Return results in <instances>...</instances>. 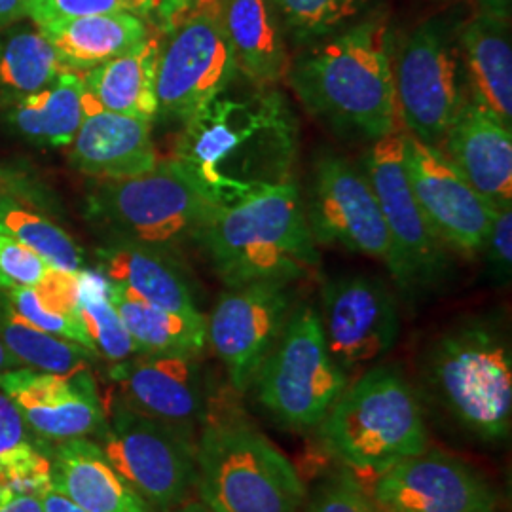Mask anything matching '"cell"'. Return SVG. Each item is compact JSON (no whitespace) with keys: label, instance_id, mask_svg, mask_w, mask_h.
I'll return each mask as SVG.
<instances>
[{"label":"cell","instance_id":"13","mask_svg":"<svg viewBox=\"0 0 512 512\" xmlns=\"http://www.w3.org/2000/svg\"><path fill=\"white\" fill-rule=\"evenodd\" d=\"M306 219L315 245L340 243L351 253L384 262L391 272L395 253L378 200L365 173L346 158L323 154L313 165Z\"/></svg>","mask_w":512,"mask_h":512},{"label":"cell","instance_id":"9","mask_svg":"<svg viewBox=\"0 0 512 512\" xmlns=\"http://www.w3.org/2000/svg\"><path fill=\"white\" fill-rule=\"evenodd\" d=\"M459 31L461 23L454 19H427L393 52L395 97L404 131L439 150L450 124L469 101Z\"/></svg>","mask_w":512,"mask_h":512},{"label":"cell","instance_id":"6","mask_svg":"<svg viewBox=\"0 0 512 512\" xmlns=\"http://www.w3.org/2000/svg\"><path fill=\"white\" fill-rule=\"evenodd\" d=\"M425 378L461 429L484 442L509 439L511 344L494 323L473 319L446 330L429 349Z\"/></svg>","mask_w":512,"mask_h":512},{"label":"cell","instance_id":"22","mask_svg":"<svg viewBox=\"0 0 512 512\" xmlns=\"http://www.w3.org/2000/svg\"><path fill=\"white\" fill-rule=\"evenodd\" d=\"M215 12L239 76L255 86H275L285 78L289 37L272 0H215Z\"/></svg>","mask_w":512,"mask_h":512},{"label":"cell","instance_id":"27","mask_svg":"<svg viewBox=\"0 0 512 512\" xmlns=\"http://www.w3.org/2000/svg\"><path fill=\"white\" fill-rule=\"evenodd\" d=\"M38 29L54 46L63 69L84 71L128 54L148 38L147 23L128 12L67 19Z\"/></svg>","mask_w":512,"mask_h":512},{"label":"cell","instance_id":"35","mask_svg":"<svg viewBox=\"0 0 512 512\" xmlns=\"http://www.w3.org/2000/svg\"><path fill=\"white\" fill-rule=\"evenodd\" d=\"M160 10L164 14L165 0H27V16L38 27L52 25L67 19L103 16V14H150Z\"/></svg>","mask_w":512,"mask_h":512},{"label":"cell","instance_id":"12","mask_svg":"<svg viewBox=\"0 0 512 512\" xmlns=\"http://www.w3.org/2000/svg\"><path fill=\"white\" fill-rule=\"evenodd\" d=\"M404 129L374 141L363 156L370 184L391 238L395 266L391 275L406 293L429 289L444 272V245L421 213L403 164Z\"/></svg>","mask_w":512,"mask_h":512},{"label":"cell","instance_id":"7","mask_svg":"<svg viewBox=\"0 0 512 512\" xmlns=\"http://www.w3.org/2000/svg\"><path fill=\"white\" fill-rule=\"evenodd\" d=\"M348 385V376L330 357L319 313L304 304L291 311L251 387L279 425L308 431L319 427Z\"/></svg>","mask_w":512,"mask_h":512},{"label":"cell","instance_id":"10","mask_svg":"<svg viewBox=\"0 0 512 512\" xmlns=\"http://www.w3.org/2000/svg\"><path fill=\"white\" fill-rule=\"evenodd\" d=\"M92 209L128 241L171 247L200 239L217 205L183 165L169 160L143 175L99 184Z\"/></svg>","mask_w":512,"mask_h":512},{"label":"cell","instance_id":"1","mask_svg":"<svg viewBox=\"0 0 512 512\" xmlns=\"http://www.w3.org/2000/svg\"><path fill=\"white\" fill-rule=\"evenodd\" d=\"M236 86L184 122L175 162L217 207L293 181L298 120L274 86Z\"/></svg>","mask_w":512,"mask_h":512},{"label":"cell","instance_id":"11","mask_svg":"<svg viewBox=\"0 0 512 512\" xmlns=\"http://www.w3.org/2000/svg\"><path fill=\"white\" fill-rule=\"evenodd\" d=\"M238 65L215 12V4L179 21L160 48L154 93L158 114L186 122L219 97Z\"/></svg>","mask_w":512,"mask_h":512},{"label":"cell","instance_id":"19","mask_svg":"<svg viewBox=\"0 0 512 512\" xmlns=\"http://www.w3.org/2000/svg\"><path fill=\"white\" fill-rule=\"evenodd\" d=\"M110 378L118 385V399L150 418L194 431L207 416V387L196 357H129L110 368Z\"/></svg>","mask_w":512,"mask_h":512},{"label":"cell","instance_id":"21","mask_svg":"<svg viewBox=\"0 0 512 512\" xmlns=\"http://www.w3.org/2000/svg\"><path fill=\"white\" fill-rule=\"evenodd\" d=\"M150 126L152 120L131 114H88L71 143L73 164L105 181L143 175L158 164Z\"/></svg>","mask_w":512,"mask_h":512},{"label":"cell","instance_id":"28","mask_svg":"<svg viewBox=\"0 0 512 512\" xmlns=\"http://www.w3.org/2000/svg\"><path fill=\"white\" fill-rule=\"evenodd\" d=\"M109 296L141 355L198 357L207 346L205 315L186 317L162 310L110 281Z\"/></svg>","mask_w":512,"mask_h":512},{"label":"cell","instance_id":"43","mask_svg":"<svg viewBox=\"0 0 512 512\" xmlns=\"http://www.w3.org/2000/svg\"><path fill=\"white\" fill-rule=\"evenodd\" d=\"M27 16V0H0V27Z\"/></svg>","mask_w":512,"mask_h":512},{"label":"cell","instance_id":"40","mask_svg":"<svg viewBox=\"0 0 512 512\" xmlns=\"http://www.w3.org/2000/svg\"><path fill=\"white\" fill-rule=\"evenodd\" d=\"M490 270L501 283L511 279L512 270V205L497 207L484 243Z\"/></svg>","mask_w":512,"mask_h":512},{"label":"cell","instance_id":"32","mask_svg":"<svg viewBox=\"0 0 512 512\" xmlns=\"http://www.w3.org/2000/svg\"><path fill=\"white\" fill-rule=\"evenodd\" d=\"M78 315L92 340L95 355L122 363L139 353L109 296V279L97 272H78Z\"/></svg>","mask_w":512,"mask_h":512},{"label":"cell","instance_id":"2","mask_svg":"<svg viewBox=\"0 0 512 512\" xmlns=\"http://www.w3.org/2000/svg\"><path fill=\"white\" fill-rule=\"evenodd\" d=\"M393 35L384 14L308 44L285 74L304 109L340 133L378 141L399 128Z\"/></svg>","mask_w":512,"mask_h":512},{"label":"cell","instance_id":"33","mask_svg":"<svg viewBox=\"0 0 512 512\" xmlns=\"http://www.w3.org/2000/svg\"><path fill=\"white\" fill-rule=\"evenodd\" d=\"M0 234L18 239L35 251L52 270L78 274L84 270V258L73 239L52 220L14 203L0 200Z\"/></svg>","mask_w":512,"mask_h":512},{"label":"cell","instance_id":"29","mask_svg":"<svg viewBox=\"0 0 512 512\" xmlns=\"http://www.w3.org/2000/svg\"><path fill=\"white\" fill-rule=\"evenodd\" d=\"M86 116L82 76L71 71H63L42 92L16 101L10 112L19 133L52 147L71 145Z\"/></svg>","mask_w":512,"mask_h":512},{"label":"cell","instance_id":"36","mask_svg":"<svg viewBox=\"0 0 512 512\" xmlns=\"http://www.w3.org/2000/svg\"><path fill=\"white\" fill-rule=\"evenodd\" d=\"M4 300L12 310L18 313L19 317H23L33 327L59 338L71 340L93 351L92 340L82 325V319L78 315H65V313L46 308L40 302L35 287L8 289Z\"/></svg>","mask_w":512,"mask_h":512},{"label":"cell","instance_id":"17","mask_svg":"<svg viewBox=\"0 0 512 512\" xmlns=\"http://www.w3.org/2000/svg\"><path fill=\"white\" fill-rule=\"evenodd\" d=\"M372 499L385 512H495L497 494L467 461L423 450L376 476Z\"/></svg>","mask_w":512,"mask_h":512},{"label":"cell","instance_id":"14","mask_svg":"<svg viewBox=\"0 0 512 512\" xmlns=\"http://www.w3.org/2000/svg\"><path fill=\"white\" fill-rule=\"evenodd\" d=\"M291 311V281H255L220 294L207 317V344L238 393L251 389Z\"/></svg>","mask_w":512,"mask_h":512},{"label":"cell","instance_id":"18","mask_svg":"<svg viewBox=\"0 0 512 512\" xmlns=\"http://www.w3.org/2000/svg\"><path fill=\"white\" fill-rule=\"evenodd\" d=\"M0 391L42 440L63 442L95 435L105 423V404L92 372L57 376L35 368L0 372Z\"/></svg>","mask_w":512,"mask_h":512},{"label":"cell","instance_id":"20","mask_svg":"<svg viewBox=\"0 0 512 512\" xmlns=\"http://www.w3.org/2000/svg\"><path fill=\"white\" fill-rule=\"evenodd\" d=\"M440 152L492 207L512 203V133L492 112L467 101Z\"/></svg>","mask_w":512,"mask_h":512},{"label":"cell","instance_id":"5","mask_svg":"<svg viewBox=\"0 0 512 512\" xmlns=\"http://www.w3.org/2000/svg\"><path fill=\"white\" fill-rule=\"evenodd\" d=\"M196 492L211 512H302L306 488L293 461L238 416L203 420Z\"/></svg>","mask_w":512,"mask_h":512},{"label":"cell","instance_id":"23","mask_svg":"<svg viewBox=\"0 0 512 512\" xmlns=\"http://www.w3.org/2000/svg\"><path fill=\"white\" fill-rule=\"evenodd\" d=\"M511 18L478 12L461 25L459 50L467 95L512 128Z\"/></svg>","mask_w":512,"mask_h":512},{"label":"cell","instance_id":"37","mask_svg":"<svg viewBox=\"0 0 512 512\" xmlns=\"http://www.w3.org/2000/svg\"><path fill=\"white\" fill-rule=\"evenodd\" d=\"M306 512H378V507L357 476L344 467L315 486Z\"/></svg>","mask_w":512,"mask_h":512},{"label":"cell","instance_id":"44","mask_svg":"<svg viewBox=\"0 0 512 512\" xmlns=\"http://www.w3.org/2000/svg\"><path fill=\"white\" fill-rule=\"evenodd\" d=\"M480 12L511 18V0H476Z\"/></svg>","mask_w":512,"mask_h":512},{"label":"cell","instance_id":"25","mask_svg":"<svg viewBox=\"0 0 512 512\" xmlns=\"http://www.w3.org/2000/svg\"><path fill=\"white\" fill-rule=\"evenodd\" d=\"M101 274L148 304L186 317H202L181 268L156 247L124 239L101 253Z\"/></svg>","mask_w":512,"mask_h":512},{"label":"cell","instance_id":"38","mask_svg":"<svg viewBox=\"0 0 512 512\" xmlns=\"http://www.w3.org/2000/svg\"><path fill=\"white\" fill-rule=\"evenodd\" d=\"M50 270L35 251L18 239L0 234V289L37 287Z\"/></svg>","mask_w":512,"mask_h":512},{"label":"cell","instance_id":"39","mask_svg":"<svg viewBox=\"0 0 512 512\" xmlns=\"http://www.w3.org/2000/svg\"><path fill=\"white\" fill-rule=\"evenodd\" d=\"M38 450H48L46 440L25 425L18 408L0 391V469Z\"/></svg>","mask_w":512,"mask_h":512},{"label":"cell","instance_id":"16","mask_svg":"<svg viewBox=\"0 0 512 512\" xmlns=\"http://www.w3.org/2000/svg\"><path fill=\"white\" fill-rule=\"evenodd\" d=\"M403 164L421 213L442 245L461 255L482 253L495 207L476 194L439 148L404 131Z\"/></svg>","mask_w":512,"mask_h":512},{"label":"cell","instance_id":"31","mask_svg":"<svg viewBox=\"0 0 512 512\" xmlns=\"http://www.w3.org/2000/svg\"><path fill=\"white\" fill-rule=\"evenodd\" d=\"M63 65L42 31H18L0 40V90L23 99L48 88Z\"/></svg>","mask_w":512,"mask_h":512},{"label":"cell","instance_id":"24","mask_svg":"<svg viewBox=\"0 0 512 512\" xmlns=\"http://www.w3.org/2000/svg\"><path fill=\"white\" fill-rule=\"evenodd\" d=\"M52 486L86 512H152L95 440H63L52 450Z\"/></svg>","mask_w":512,"mask_h":512},{"label":"cell","instance_id":"41","mask_svg":"<svg viewBox=\"0 0 512 512\" xmlns=\"http://www.w3.org/2000/svg\"><path fill=\"white\" fill-rule=\"evenodd\" d=\"M0 512H44L37 494L0 486Z\"/></svg>","mask_w":512,"mask_h":512},{"label":"cell","instance_id":"42","mask_svg":"<svg viewBox=\"0 0 512 512\" xmlns=\"http://www.w3.org/2000/svg\"><path fill=\"white\" fill-rule=\"evenodd\" d=\"M40 501H42L44 512H86L82 511L67 495L55 490L54 486L40 495Z\"/></svg>","mask_w":512,"mask_h":512},{"label":"cell","instance_id":"34","mask_svg":"<svg viewBox=\"0 0 512 512\" xmlns=\"http://www.w3.org/2000/svg\"><path fill=\"white\" fill-rule=\"evenodd\" d=\"M289 40L308 46L368 16L376 0H272Z\"/></svg>","mask_w":512,"mask_h":512},{"label":"cell","instance_id":"26","mask_svg":"<svg viewBox=\"0 0 512 512\" xmlns=\"http://www.w3.org/2000/svg\"><path fill=\"white\" fill-rule=\"evenodd\" d=\"M160 48L158 38L148 37L128 54L80 74L86 114L109 110L154 120L158 114L154 82Z\"/></svg>","mask_w":512,"mask_h":512},{"label":"cell","instance_id":"47","mask_svg":"<svg viewBox=\"0 0 512 512\" xmlns=\"http://www.w3.org/2000/svg\"><path fill=\"white\" fill-rule=\"evenodd\" d=\"M378 512H385V511H382V509H378Z\"/></svg>","mask_w":512,"mask_h":512},{"label":"cell","instance_id":"3","mask_svg":"<svg viewBox=\"0 0 512 512\" xmlns=\"http://www.w3.org/2000/svg\"><path fill=\"white\" fill-rule=\"evenodd\" d=\"M198 241L228 289L294 281L319 264L304 200L293 181L217 207Z\"/></svg>","mask_w":512,"mask_h":512},{"label":"cell","instance_id":"4","mask_svg":"<svg viewBox=\"0 0 512 512\" xmlns=\"http://www.w3.org/2000/svg\"><path fill=\"white\" fill-rule=\"evenodd\" d=\"M317 429L330 456L351 473L374 478L427 448L420 401L397 366L368 368Z\"/></svg>","mask_w":512,"mask_h":512},{"label":"cell","instance_id":"30","mask_svg":"<svg viewBox=\"0 0 512 512\" xmlns=\"http://www.w3.org/2000/svg\"><path fill=\"white\" fill-rule=\"evenodd\" d=\"M0 342L21 365L57 376H74L90 370L97 357L92 349L33 327L0 300Z\"/></svg>","mask_w":512,"mask_h":512},{"label":"cell","instance_id":"45","mask_svg":"<svg viewBox=\"0 0 512 512\" xmlns=\"http://www.w3.org/2000/svg\"><path fill=\"white\" fill-rule=\"evenodd\" d=\"M19 366H21V363H19L18 359L0 342V372L12 370V368H19Z\"/></svg>","mask_w":512,"mask_h":512},{"label":"cell","instance_id":"15","mask_svg":"<svg viewBox=\"0 0 512 512\" xmlns=\"http://www.w3.org/2000/svg\"><path fill=\"white\" fill-rule=\"evenodd\" d=\"M319 321L330 357L346 376L385 357L401 334L397 300L372 275L329 279L321 289Z\"/></svg>","mask_w":512,"mask_h":512},{"label":"cell","instance_id":"8","mask_svg":"<svg viewBox=\"0 0 512 512\" xmlns=\"http://www.w3.org/2000/svg\"><path fill=\"white\" fill-rule=\"evenodd\" d=\"M112 467L152 509L171 511L196 492V439L192 429L150 418L114 399L95 433Z\"/></svg>","mask_w":512,"mask_h":512},{"label":"cell","instance_id":"46","mask_svg":"<svg viewBox=\"0 0 512 512\" xmlns=\"http://www.w3.org/2000/svg\"><path fill=\"white\" fill-rule=\"evenodd\" d=\"M167 512H211L205 505H203L200 499H196V501H184L181 503L179 507H175V509H171V511Z\"/></svg>","mask_w":512,"mask_h":512}]
</instances>
